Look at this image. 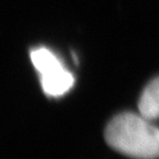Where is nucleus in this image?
<instances>
[{"label": "nucleus", "mask_w": 159, "mask_h": 159, "mask_svg": "<svg viewBox=\"0 0 159 159\" xmlns=\"http://www.w3.org/2000/svg\"><path fill=\"white\" fill-rule=\"evenodd\" d=\"M105 140L111 148L135 159L159 157V128L140 113H122L107 124Z\"/></svg>", "instance_id": "obj_1"}, {"label": "nucleus", "mask_w": 159, "mask_h": 159, "mask_svg": "<svg viewBox=\"0 0 159 159\" xmlns=\"http://www.w3.org/2000/svg\"><path fill=\"white\" fill-rule=\"evenodd\" d=\"M30 57L40 74V83L43 92L48 96H63L73 87L74 75L50 49L45 47L35 48L30 52Z\"/></svg>", "instance_id": "obj_2"}, {"label": "nucleus", "mask_w": 159, "mask_h": 159, "mask_svg": "<svg viewBox=\"0 0 159 159\" xmlns=\"http://www.w3.org/2000/svg\"><path fill=\"white\" fill-rule=\"evenodd\" d=\"M139 113L146 118H159V76L154 79L143 91L138 101Z\"/></svg>", "instance_id": "obj_3"}]
</instances>
